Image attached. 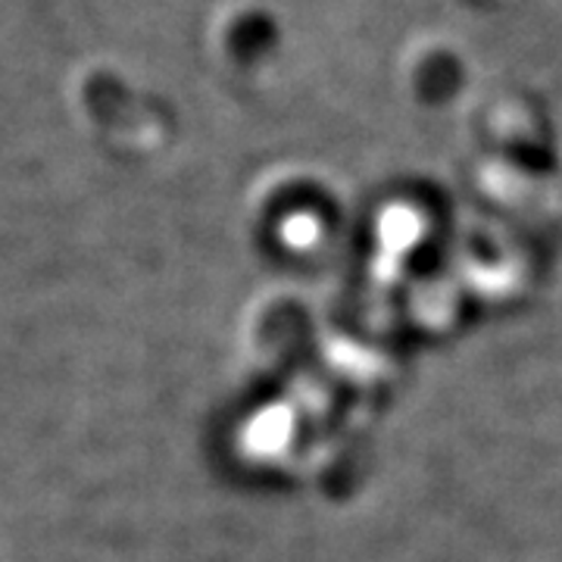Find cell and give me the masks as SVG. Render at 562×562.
I'll use <instances>...</instances> for the list:
<instances>
[{
    "label": "cell",
    "mask_w": 562,
    "mask_h": 562,
    "mask_svg": "<svg viewBox=\"0 0 562 562\" xmlns=\"http://www.w3.org/2000/svg\"><path fill=\"white\" fill-rule=\"evenodd\" d=\"M316 235H319L316 220H291L288 228H284V238H288L291 247H310V244L316 241Z\"/></svg>",
    "instance_id": "7a4b0ae2"
},
{
    "label": "cell",
    "mask_w": 562,
    "mask_h": 562,
    "mask_svg": "<svg viewBox=\"0 0 562 562\" xmlns=\"http://www.w3.org/2000/svg\"><path fill=\"white\" fill-rule=\"evenodd\" d=\"M247 438L260 453H276L279 447H284V441H291V413L281 406L266 409L260 419L250 425Z\"/></svg>",
    "instance_id": "6da1fadb"
}]
</instances>
